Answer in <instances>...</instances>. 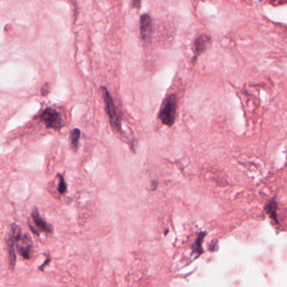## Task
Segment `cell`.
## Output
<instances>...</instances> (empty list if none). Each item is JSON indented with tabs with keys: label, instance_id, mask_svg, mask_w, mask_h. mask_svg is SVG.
<instances>
[{
	"label": "cell",
	"instance_id": "obj_12",
	"mask_svg": "<svg viewBox=\"0 0 287 287\" xmlns=\"http://www.w3.org/2000/svg\"><path fill=\"white\" fill-rule=\"evenodd\" d=\"M49 92H50V85H49V83H45V85L43 86L42 88H41V95L47 96Z\"/></svg>",
	"mask_w": 287,
	"mask_h": 287
},
{
	"label": "cell",
	"instance_id": "obj_15",
	"mask_svg": "<svg viewBox=\"0 0 287 287\" xmlns=\"http://www.w3.org/2000/svg\"><path fill=\"white\" fill-rule=\"evenodd\" d=\"M50 257H48V259H45V262H44V264H43L42 265H40V266L39 267V268H40V269H44V267H45V265H47V264H49V262H50Z\"/></svg>",
	"mask_w": 287,
	"mask_h": 287
},
{
	"label": "cell",
	"instance_id": "obj_5",
	"mask_svg": "<svg viewBox=\"0 0 287 287\" xmlns=\"http://www.w3.org/2000/svg\"><path fill=\"white\" fill-rule=\"evenodd\" d=\"M30 218H31V221H29L28 225L33 234H35L37 236H40L41 233L52 234L54 231L53 227L41 218L36 207L33 208Z\"/></svg>",
	"mask_w": 287,
	"mask_h": 287
},
{
	"label": "cell",
	"instance_id": "obj_2",
	"mask_svg": "<svg viewBox=\"0 0 287 287\" xmlns=\"http://www.w3.org/2000/svg\"><path fill=\"white\" fill-rule=\"evenodd\" d=\"M101 92L103 101L105 103L106 113L108 114L111 126L114 130L120 132L122 130V118L118 113V108L116 107L113 97L111 96L106 87H101Z\"/></svg>",
	"mask_w": 287,
	"mask_h": 287
},
{
	"label": "cell",
	"instance_id": "obj_16",
	"mask_svg": "<svg viewBox=\"0 0 287 287\" xmlns=\"http://www.w3.org/2000/svg\"><path fill=\"white\" fill-rule=\"evenodd\" d=\"M279 1H287V0H279Z\"/></svg>",
	"mask_w": 287,
	"mask_h": 287
},
{
	"label": "cell",
	"instance_id": "obj_11",
	"mask_svg": "<svg viewBox=\"0 0 287 287\" xmlns=\"http://www.w3.org/2000/svg\"><path fill=\"white\" fill-rule=\"evenodd\" d=\"M59 176V185H58V191L60 194H65L67 189L66 186V182H65V179L61 175H58Z\"/></svg>",
	"mask_w": 287,
	"mask_h": 287
},
{
	"label": "cell",
	"instance_id": "obj_4",
	"mask_svg": "<svg viewBox=\"0 0 287 287\" xmlns=\"http://www.w3.org/2000/svg\"><path fill=\"white\" fill-rule=\"evenodd\" d=\"M38 118L44 123L45 127L55 130H60L63 127V120L60 113L56 109L47 108L40 113Z\"/></svg>",
	"mask_w": 287,
	"mask_h": 287
},
{
	"label": "cell",
	"instance_id": "obj_14",
	"mask_svg": "<svg viewBox=\"0 0 287 287\" xmlns=\"http://www.w3.org/2000/svg\"><path fill=\"white\" fill-rule=\"evenodd\" d=\"M158 181H156V180L152 181V184H151V190L152 191H156V188L158 187Z\"/></svg>",
	"mask_w": 287,
	"mask_h": 287
},
{
	"label": "cell",
	"instance_id": "obj_1",
	"mask_svg": "<svg viewBox=\"0 0 287 287\" xmlns=\"http://www.w3.org/2000/svg\"><path fill=\"white\" fill-rule=\"evenodd\" d=\"M177 110V97L175 93H170L164 99L158 118L164 125L171 127L176 121Z\"/></svg>",
	"mask_w": 287,
	"mask_h": 287
},
{
	"label": "cell",
	"instance_id": "obj_3",
	"mask_svg": "<svg viewBox=\"0 0 287 287\" xmlns=\"http://www.w3.org/2000/svg\"><path fill=\"white\" fill-rule=\"evenodd\" d=\"M23 232L21 227L18 224H11L10 232L8 233L6 238V245H7V251L9 254V260H10V266L11 269H15L17 256H16V250H15V244L17 239L22 235Z\"/></svg>",
	"mask_w": 287,
	"mask_h": 287
},
{
	"label": "cell",
	"instance_id": "obj_8",
	"mask_svg": "<svg viewBox=\"0 0 287 287\" xmlns=\"http://www.w3.org/2000/svg\"><path fill=\"white\" fill-rule=\"evenodd\" d=\"M210 42V38L206 35H200L195 39L192 45V50H193L194 56L192 60H196V58L199 55H201L202 53L206 50Z\"/></svg>",
	"mask_w": 287,
	"mask_h": 287
},
{
	"label": "cell",
	"instance_id": "obj_10",
	"mask_svg": "<svg viewBox=\"0 0 287 287\" xmlns=\"http://www.w3.org/2000/svg\"><path fill=\"white\" fill-rule=\"evenodd\" d=\"M81 137V130L79 128H73V130L70 131V148L73 149V151H78V144L80 140Z\"/></svg>",
	"mask_w": 287,
	"mask_h": 287
},
{
	"label": "cell",
	"instance_id": "obj_6",
	"mask_svg": "<svg viewBox=\"0 0 287 287\" xmlns=\"http://www.w3.org/2000/svg\"><path fill=\"white\" fill-rule=\"evenodd\" d=\"M15 250L25 259H30L34 254V243L29 234H22L15 244Z\"/></svg>",
	"mask_w": 287,
	"mask_h": 287
},
{
	"label": "cell",
	"instance_id": "obj_9",
	"mask_svg": "<svg viewBox=\"0 0 287 287\" xmlns=\"http://www.w3.org/2000/svg\"><path fill=\"white\" fill-rule=\"evenodd\" d=\"M206 236L205 232H201L199 233L198 235L196 237V240L194 242L192 245V254H200L203 252L202 249V241H203L204 237Z\"/></svg>",
	"mask_w": 287,
	"mask_h": 287
},
{
	"label": "cell",
	"instance_id": "obj_7",
	"mask_svg": "<svg viewBox=\"0 0 287 287\" xmlns=\"http://www.w3.org/2000/svg\"><path fill=\"white\" fill-rule=\"evenodd\" d=\"M139 31L140 35L144 41L148 42L151 40V37L153 35V22L151 19V15L148 14H144L141 15L139 20Z\"/></svg>",
	"mask_w": 287,
	"mask_h": 287
},
{
	"label": "cell",
	"instance_id": "obj_13",
	"mask_svg": "<svg viewBox=\"0 0 287 287\" xmlns=\"http://www.w3.org/2000/svg\"><path fill=\"white\" fill-rule=\"evenodd\" d=\"M142 0H131V7L133 9H139Z\"/></svg>",
	"mask_w": 287,
	"mask_h": 287
}]
</instances>
